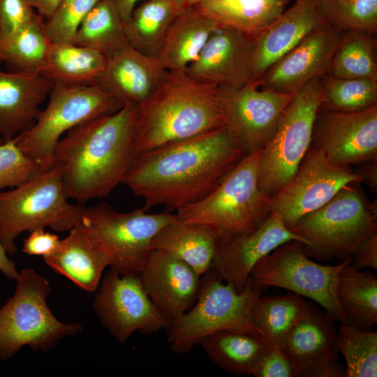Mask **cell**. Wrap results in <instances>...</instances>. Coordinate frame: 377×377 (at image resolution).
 Instances as JSON below:
<instances>
[{
  "instance_id": "e575fe53",
  "label": "cell",
  "mask_w": 377,
  "mask_h": 377,
  "mask_svg": "<svg viewBox=\"0 0 377 377\" xmlns=\"http://www.w3.org/2000/svg\"><path fill=\"white\" fill-rule=\"evenodd\" d=\"M112 0H99L81 22L73 43L94 49L106 59L129 43Z\"/></svg>"
},
{
  "instance_id": "603a6c76",
  "label": "cell",
  "mask_w": 377,
  "mask_h": 377,
  "mask_svg": "<svg viewBox=\"0 0 377 377\" xmlns=\"http://www.w3.org/2000/svg\"><path fill=\"white\" fill-rule=\"evenodd\" d=\"M319 0H295L254 39L252 80L256 81L277 59L323 23Z\"/></svg>"
},
{
  "instance_id": "4fadbf2b",
  "label": "cell",
  "mask_w": 377,
  "mask_h": 377,
  "mask_svg": "<svg viewBox=\"0 0 377 377\" xmlns=\"http://www.w3.org/2000/svg\"><path fill=\"white\" fill-rule=\"evenodd\" d=\"M362 182L350 167L332 163L319 148L311 145L290 182L270 198L271 212L290 229L305 214L330 201L344 186Z\"/></svg>"
},
{
  "instance_id": "d6a6232c",
  "label": "cell",
  "mask_w": 377,
  "mask_h": 377,
  "mask_svg": "<svg viewBox=\"0 0 377 377\" xmlns=\"http://www.w3.org/2000/svg\"><path fill=\"white\" fill-rule=\"evenodd\" d=\"M181 11L172 0L140 2L124 25L129 43L145 54L156 57L169 26Z\"/></svg>"
},
{
  "instance_id": "816d5d0a",
  "label": "cell",
  "mask_w": 377,
  "mask_h": 377,
  "mask_svg": "<svg viewBox=\"0 0 377 377\" xmlns=\"http://www.w3.org/2000/svg\"><path fill=\"white\" fill-rule=\"evenodd\" d=\"M3 61V59H2L1 55L0 54V61Z\"/></svg>"
},
{
  "instance_id": "4316f807",
  "label": "cell",
  "mask_w": 377,
  "mask_h": 377,
  "mask_svg": "<svg viewBox=\"0 0 377 377\" xmlns=\"http://www.w3.org/2000/svg\"><path fill=\"white\" fill-rule=\"evenodd\" d=\"M287 0H214L194 6L219 25L255 39L286 9Z\"/></svg>"
},
{
  "instance_id": "484cf974",
  "label": "cell",
  "mask_w": 377,
  "mask_h": 377,
  "mask_svg": "<svg viewBox=\"0 0 377 377\" xmlns=\"http://www.w3.org/2000/svg\"><path fill=\"white\" fill-rule=\"evenodd\" d=\"M218 26L195 7L182 10L169 26L156 57L166 71H185Z\"/></svg>"
},
{
  "instance_id": "8992f818",
  "label": "cell",
  "mask_w": 377,
  "mask_h": 377,
  "mask_svg": "<svg viewBox=\"0 0 377 377\" xmlns=\"http://www.w3.org/2000/svg\"><path fill=\"white\" fill-rule=\"evenodd\" d=\"M84 205L70 203L62 185V170L56 165L28 182L0 191V239L7 253L17 250L15 241L24 231L49 227L69 231L80 219Z\"/></svg>"
},
{
  "instance_id": "52a82bcc",
  "label": "cell",
  "mask_w": 377,
  "mask_h": 377,
  "mask_svg": "<svg viewBox=\"0 0 377 377\" xmlns=\"http://www.w3.org/2000/svg\"><path fill=\"white\" fill-rule=\"evenodd\" d=\"M13 295L0 308V358L7 360L23 346L46 352L60 339L82 330L79 323L59 320L47 304L49 281L32 268L19 272Z\"/></svg>"
},
{
  "instance_id": "7c38bea8",
  "label": "cell",
  "mask_w": 377,
  "mask_h": 377,
  "mask_svg": "<svg viewBox=\"0 0 377 377\" xmlns=\"http://www.w3.org/2000/svg\"><path fill=\"white\" fill-rule=\"evenodd\" d=\"M352 260L350 258L333 265L318 264L306 256L302 242L290 241L260 259L250 277L261 289L275 286L308 297L334 320L346 323L337 287L341 270Z\"/></svg>"
},
{
  "instance_id": "7bdbcfd3",
  "label": "cell",
  "mask_w": 377,
  "mask_h": 377,
  "mask_svg": "<svg viewBox=\"0 0 377 377\" xmlns=\"http://www.w3.org/2000/svg\"><path fill=\"white\" fill-rule=\"evenodd\" d=\"M256 377H296L298 374L289 358L279 346H269L253 375Z\"/></svg>"
},
{
  "instance_id": "9c48e42d",
  "label": "cell",
  "mask_w": 377,
  "mask_h": 377,
  "mask_svg": "<svg viewBox=\"0 0 377 377\" xmlns=\"http://www.w3.org/2000/svg\"><path fill=\"white\" fill-rule=\"evenodd\" d=\"M49 95L48 104L34 124L15 137L18 147L43 170L52 166L55 147L64 133L124 105L96 84L54 82Z\"/></svg>"
},
{
  "instance_id": "5bb4252c",
  "label": "cell",
  "mask_w": 377,
  "mask_h": 377,
  "mask_svg": "<svg viewBox=\"0 0 377 377\" xmlns=\"http://www.w3.org/2000/svg\"><path fill=\"white\" fill-rule=\"evenodd\" d=\"M92 307L101 325L120 343L136 331L153 333L170 324L149 298L140 276L112 268L103 276Z\"/></svg>"
},
{
  "instance_id": "ac0fdd59",
  "label": "cell",
  "mask_w": 377,
  "mask_h": 377,
  "mask_svg": "<svg viewBox=\"0 0 377 377\" xmlns=\"http://www.w3.org/2000/svg\"><path fill=\"white\" fill-rule=\"evenodd\" d=\"M334 321L309 302L308 313L281 345L298 376H346V367L339 361Z\"/></svg>"
},
{
  "instance_id": "ee69618b",
  "label": "cell",
  "mask_w": 377,
  "mask_h": 377,
  "mask_svg": "<svg viewBox=\"0 0 377 377\" xmlns=\"http://www.w3.org/2000/svg\"><path fill=\"white\" fill-rule=\"evenodd\" d=\"M24 240L22 251L29 256H42L43 258L53 254L59 244V237L44 229L29 232Z\"/></svg>"
},
{
  "instance_id": "83f0119b",
  "label": "cell",
  "mask_w": 377,
  "mask_h": 377,
  "mask_svg": "<svg viewBox=\"0 0 377 377\" xmlns=\"http://www.w3.org/2000/svg\"><path fill=\"white\" fill-rule=\"evenodd\" d=\"M217 242L205 228L177 218L164 226L154 237L151 249L163 251L184 261L199 275L212 267Z\"/></svg>"
},
{
  "instance_id": "d4e9b609",
  "label": "cell",
  "mask_w": 377,
  "mask_h": 377,
  "mask_svg": "<svg viewBox=\"0 0 377 377\" xmlns=\"http://www.w3.org/2000/svg\"><path fill=\"white\" fill-rule=\"evenodd\" d=\"M60 239L58 248L44 258L45 264L80 288L94 292L99 286L104 269L110 267L107 256L75 226Z\"/></svg>"
},
{
  "instance_id": "7dc6e473",
  "label": "cell",
  "mask_w": 377,
  "mask_h": 377,
  "mask_svg": "<svg viewBox=\"0 0 377 377\" xmlns=\"http://www.w3.org/2000/svg\"><path fill=\"white\" fill-rule=\"evenodd\" d=\"M0 239V271L9 279H17L19 272L15 263L11 260Z\"/></svg>"
},
{
  "instance_id": "8fae6325",
  "label": "cell",
  "mask_w": 377,
  "mask_h": 377,
  "mask_svg": "<svg viewBox=\"0 0 377 377\" xmlns=\"http://www.w3.org/2000/svg\"><path fill=\"white\" fill-rule=\"evenodd\" d=\"M323 77L311 80L294 94L261 151L258 184L270 198L293 178L311 147L322 101Z\"/></svg>"
},
{
  "instance_id": "cb8c5ba5",
  "label": "cell",
  "mask_w": 377,
  "mask_h": 377,
  "mask_svg": "<svg viewBox=\"0 0 377 377\" xmlns=\"http://www.w3.org/2000/svg\"><path fill=\"white\" fill-rule=\"evenodd\" d=\"M54 82L41 74L0 71V138L9 140L35 123Z\"/></svg>"
},
{
  "instance_id": "bcb514c9",
  "label": "cell",
  "mask_w": 377,
  "mask_h": 377,
  "mask_svg": "<svg viewBox=\"0 0 377 377\" xmlns=\"http://www.w3.org/2000/svg\"><path fill=\"white\" fill-rule=\"evenodd\" d=\"M355 172L361 177L362 182L367 183L373 190L377 188V161L362 163Z\"/></svg>"
},
{
  "instance_id": "ffe728a7",
  "label": "cell",
  "mask_w": 377,
  "mask_h": 377,
  "mask_svg": "<svg viewBox=\"0 0 377 377\" xmlns=\"http://www.w3.org/2000/svg\"><path fill=\"white\" fill-rule=\"evenodd\" d=\"M304 240L270 212L253 230L217 244L212 269L226 283L240 292L246 284L254 265L281 244Z\"/></svg>"
},
{
  "instance_id": "e0dca14e",
  "label": "cell",
  "mask_w": 377,
  "mask_h": 377,
  "mask_svg": "<svg viewBox=\"0 0 377 377\" xmlns=\"http://www.w3.org/2000/svg\"><path fill=\"white\" fill-rule=\"evenodd\" d=\"M342 31L323 22L277 59L256 80L261 89L294 94L327 74Z\"/></svg>"
},
{
  "instance_id": "7a4b0ae2",
  "label": "cell",
  "mask_w": 377,
  "mask_h": 377,
  "mask_svg": "<svg viewBox=\"0 0 377 377\" xmlns=\"http://www.w3.org/2000/svg\"><path fill=\"white\" fill-rule=\"evenodd\" d=\"M136 105L80 124L57 142L53 165L62 170L68 199L84 205L108 195L120 183L134 156Z\"/></svg>"
},
{
  "instance_id": "f35d334b",
  "label": "cell",
  "mask_w": 377,
  "mask_h": 377,
  "mask_svg": "<svg viewBox=\"0 0 377 377\" xmlns=\"http://www.w3.org/2000/svg\"><path fill=\"white\" fill-rule=\"evenodd\" d=\"M318 10L324 22L342 32L376 34L377 0H319Z\"/></svg>"
},
{
  "instance_id": "9a60e30c",
  "label": "cell",
  "mask_w": 377,
  "mask_h": 377,
  "mask_svg": "<svg viewBox=\"0 0 377 377\" xmlns=\"http://www.w3.org/2000/svg\"><path fill=\"white\" fill-rule=\"evenodd\" d=\"M221 94L224 127L246 154L263 149L294 95L261 89L253 80Z\"/></svg>"
},
{
  "instance_id": "3957f363",
  "label": "cell",
  "mask_w": 377,
  "mask_h": 377,
  "mask_svg": "<svg viewBox=\"0 0 377 377\" xmlns=\"http://www.w3.org/2000/svg\"><path fill=\"white\" fill-rule=\"evenodd\" d=\"M221 88L184 71H167L156 89L136 105L135 155L224 127Z\"/></svg>"
},
{
  "instance_id": "5b68a950",
  "label": "cell",
  "mask_w": 377,
  "mask_h": 377,
  "mask_svg": "<svg viewBox=\"0 0 377 377\" xmlns=\"http://www.w3.org/2000/svg\"><path fill=\"white\" fill-rule=\"evenodd\" d=\"M205 274L194 304L167 327L168 341L175 353H187L207 336L223 330L261 336L253 322L252 310L263 289L250 276L239 292L230 283H223L212 268Z\"/></svg>"
},
{
  "instance_id": "f546056e",
  "label": "cell",
  "mask_w": 377,
  "mask_h": 377,
  "mask_svg": "<svg viewBox=\"0 0 377 377\" xmlns=\"http://www.w3.org/2000/svg\"><path fill=\"white\" fill-rule=\"evenodd\" d=\"M350 263L339 273L338 301L346 324L360 330L371 331L377 323V277L372 272L360 271Z\"/></svg>"
},
{
  "instance_id": "277c9868",
  "label": "cell",
  "mask_w": 377,
  "mask_h": 377,
  "mask_svg": "<svg viewBox=\"0 0 377 377\" xmlns=\"http://www.w3.org/2000/svg\"><path fill=\"white\" fill-rule=\"evenodd\" d=\"M261 151L246 154L210 194L177 209V218L205 228L217 244L255 228L271 212L270 198L258 184Z\"/></svg>"
},
{
  "instance_id": "ab89813d",
  "label": "cell",
  "mask_w": 377,
  "mask_h": 377,
  "mask_svg": "<svg viewBox=\"0 0 377 377\" xmlns=\"http://www.w3.org/2000/svg\"><path fill=\"white\" fill-rule=\"evenodd\" d=\"M43 171L39 163L17 145L15 138H0V191L20 186Z\"/></svg>"
},
{
  "instance_id": "1f68e13d",
  "label": "cell",
  "mask_w": 377,
  "mask_h": 377,
  "mask_svg": "<svg viewBox=\"0 0 377 377\" xmlns=\"http://www.w3.org/2000/svg\"><path fill=\"white\" fill-rule=\"evenodd\" d=\"M52 44L38 14L21 29L0 36V54L13 71L42 75Z\"/></svg>"
},
{
  "instance_id": "d6986e66",
  "label": "cell",
  "mask_w": 377,
  "mask_h": 377,
  "mask_svg": "<svg viewBox=\"0 0 377 377\" xmlns=\"http://www.w3.org/2000/svg\"><path fill=\"white\" fill-rule=\"evenodd\" d=\"M253 50L254 39L219 25L184 71L205 84L238 89L252 80Z\"/></svg>"
},
{
  "instance_id": "b9f144b4",
  "label": "cell",
  "mask_w": 377,
  "mask_h": 377,
  "mask_svg": "<svg viewBox=\"0 0 377 377\" xmlns=\"http://www.w3.org/2000/svg\"><path fill=\"white\" fill-rule=\"evenodd\" d=\"M37 15L27 0H0V36L16 31Z\"/></svg>"
},
{
  "instance_id": "7402d4cb",
  "label": "cell",
  "mask_w": 377,
  "mask_h": 377,
  "mask_svg": "<svg viewBox=\"0 0 377 377\" xmlns=\"http://www.w3.org/2000/svg\"><path fill=\"white\" fill-rule=\"evenodd\" d=\"M166 73L156 57L145 54L128 44L107 58L95 84L123 105H138L156 89Z\"/></svg>"
},
{
  "instance_id": "d590c367",
  "label": "cell",
  "mask_w": 377,
  "mask_h": 377,
  "mask_svg": "<svg viewBox=\"0 0 377 377\" xmlns=\"http://www.w3.org/2000/svg\"><path fill=\"white\" fill-rule=\"evenodd\" d=\"M374 37L360 31L343 32L327 75L338 78L377 80Z\"/></svg>"
},
{
  "instance_id": "44dd1931",
  "label": "cell",
  "mask_w": 377,
  "mask_h": 377,
  "mask_svg": "<svg viewBox=\"0 0 377 377\" xmlns=\"http://www.w3.org/2000/svg\"><path fill=\"white\" fill-rule=\"evenodd\" d=\"M140 278L151 302L170 322L192 307L201 282L200 275L188 264L155 249L149 254Z\"/></svg>"
},
{
  "instance_id": "ba28073f",
  "label": "cell",
  "mask_w": 377,
  "mask_h": 377,
  "mask_svg": "<svg viewBox=\"0 0 377 377\" xmlns=\"http://www.w3.org/2000/svg\"><path fill=\"white\" fill-rule=\"evenodd\" d=\"M352 184L341 188L319 209L305 214L290 229L301 237L309 258L340 261L352 258L357 245L377 231L376 206Z\"/></svg>"
},
{
  "instance_id": "2e32d148",
  "label": "cell",
  "mask_w": 377,
  "mask_h": 377,
  "mask_svg": "<svg viewBox=\"0 0 377 377\" xmlns=\"http://www.w3.org/2000/svg\"><path fill=\"white\" fill-rule=\"evenodd\" d=\"M311 145L339 166L377 161V105L355 112L319 110Z\"/></svg>"
},
{
  "instance_id": "836d02e7",
  "label": "cell",
  "mask_w": 377,
  "mask_h": 377,
  "mask_svg": "<svg viewBox=\"0 0 377 377\" xmlns=\"http://www.w3.org/2000/svg\"><path fill=\"white\" fill-rule=\"evenodd\" d=\"M309 302L297 294L260 296L252 310V319L269 346L283 343L297 323L308 313Z\"/></svg>"
},
{
  "instance_id": "c3c4849f",
  "label": "cell",
  "mask_w": 377,
  "mask_h": 377,
  "mask_svg": "<svg viewBox=\"0 0 377 377\" xmlns=\"http://www.w3.org/2000/svg\"><path fill=\"white\" fill-rule=\"evenodd\" d=\"M38 14L46 19L56 10L62 0H27Z\"/></svg>"
},
{
  "instance_id": "8d00e7d4",
  "label": "cell",
  "mask_w": 377,
  "mask_h": 377,
  "mask_svg": "<svg viewBox=\"0 0 377 377\" xmlns=\"http://www.w3.org/2000/svg\"><path fill=\"white\" fill-rule=\"evenodd\" d=\"M377 103V80L367 78L323 77L322 101L319 110L355 112Z\"/></svg>"
},
{
  "instance_id": "74e56055",
  "label": "cell",
  "mask_w": 377,
  "mask_h": 377,
  "mask_svg": "<svg viewBox=\"0 0 377 377\" xmlns=\"http://www.w3.org/2000/svg\"><path fill=\"white\" fill-rule=\"evenodd\" d=\"M339 353L346 361V377L377 376V332L341 323L337 330Z\"/></svg>"
},
{
  "instance_id": "681fc988",
  "label": "cell",
  "mask_w": 377,
  "mask_h": 377,
  "mask_svg": "<svg viewBox=\"0 0 377 377\" xmlns=\"http://www.w3.org/2000/svg\"><path fill=\"white\" fill-rule=\"evenodd\" d=\"M145 0H112L124 21L126 23L135 6Z\"/></svg>"
},
{
  "instance_id": "f6af8a7d",
  "label": "cell",
  "mask_w": 377,
  "mask_h": 377,
  "mask_svg": "<svg viewBox=\"0 0 377 377\" xmlns=\"http://www.w3.org/2000/svg\"><path fill=\"white\" fill-rule=\"evenodd\" d=\"M350 265L357 269H377V231L364 238L355 247Z\"/></svg>"
},
{
  "instance_id": "f907efd6",
  "label": "cell",
  "mask_w": 377,
  "mask_h": 377,
  "mask_svg": "<svg viewBox=\"0 0 377 377\" xmlns=\"http://www.w3.org/2000/svg\"><path fill=\"white\" fill-rule=\"evenodd\" d=\"M182 10L184 9L193 7L202 2L214 0H172Z\"/></svg>"
},
{
  "instance_id": "f1b7e54d",
  "label": "cell",
  "mask_w": 377,
  "mask_h": 377,
  "mask_svg": "<svg viewBox=\"0 0 377 377\" xmlns=\"http://www.w3.org/2000/svg\"><path fill=\"white\" fill-rule=\"evenodd\" d=\"M198 344L220 368L239 376L253 375L269 346L261 336L238 330L213 333Z\"/></svg>"
},
{
  "instance_id": "60d3db41",
  "label": "cell",
  "mask_w": 377,
  "mask_h": 377,
  "mask_svg": "<svg viewBox=\"0 0 377 377\" xmlns=\"http://www.w3.org/2000/svg\"><path fill=\"white\" fill-rule=\"evenodd\" d=\"M98 1L62 0L45 21V28L52 43H73L81 22Z\"/></svg>"
},
{
  "instance_id": "30bf717a",
  "label": "cell",
  "mask_w": 377,
  "mask_h": 377,
  "mask_svg": "<svg viewBox=\"0 0 377 377\" xmlns=\"http://www.w3.org/2000/svg\"><path fill=\"white\" fill-rule=\"evenodd\" d=\"M176 218L170 212L149 214L143 209L119 212L101 202L84 206L76 226L107 256L110 268L140 276L154 237Z\"/></svg>"
},
{
  "instance_id": "4dcf8cb0",
  "label": "cell",
  "mask_w": 377,
  "mask_h": 377,
  "mask_svg": "<svg viewBox=\"0 0 377 377\" xmlns=\"http://www.w3.org/2000/svg\"><path fill=\"white\" fill-rule=\"evenodd\" d=\"M106 61L103 54L90 47L71 43H52L42 75L54 82L95 84Z\"/></svg>"
},
{
  "instance_id": "6da1fadb",
  "label": "cell",
  "mask_w": 377,
  "mask_h": 377,
  "mask_svg": "<svg viewBox=\"0 0 377 377\" xmlns=\"http://www.w3.org/2000/svg\"><path fill=\"white\" fill-rule=\"evenodd\" d=\"M246 155L225 127L135 155L122 184L147 211L179 209L215 190Z\"/></svg>"
}]
</instances>
